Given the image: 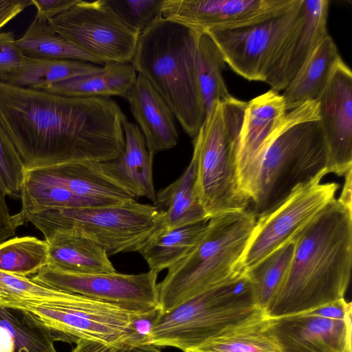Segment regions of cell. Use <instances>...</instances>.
Here are the masks:
<instances>
[{"mask_svg":"<svg viewBox=\"0 0 352 352\" xmlns=\"http://www.w3.org/2000/svg\"><path fill=\"white\" fill-rule=\"evenodd\" d=\"M126 119L111 98L71 97L0 81V125L26 170L115 160Z\"/></svg>","mask_w":352,"mask_h":352,"instance_id":"6da1fadb","label":"cell"},{"mask_svg":"<svg viewBox=\"0 0 352 352\" xmlns=\"http://www.w3.org/2000/svg\"><path fill=\"white\" fill-rule=\"evenodd\" d=\"M351 211L335 198L295 237L289 268L265 316L300 314L344 298L351 272Z\"/></svg>","mask_w":352,"mask_h":352,"instance_id":"7a4b0ae2","label":"cell"},{"mask_svg":"<svg viewBox=\"0 0 352 352\" xmlns=\"http://www.w3.org/2000/svg\"><path fill=\"white\" fill-rule=\"evenodd\" d=\"M327 149L316 100L288 111L254 166L249 196L255 217L280 204L296 188L327 174Z\"/></svg>","mask_w":352,"mask_h":352,"instance_id":"3957f363","label":"cell"},{"mask_svg":"<svg viewBox=\"0 0 352 352\" xmlns=\"http://www.w3.org/2000/svg\"><path fill=\"white\" fill-rule=\"evenodd\" d=\"M201 32L158 15L139 36L131 64L195 138L206 118L196 71Z\"/></svg>","mask_w":352,"mask_h":352,"instance_id":"277c9868","label":"cell"},{"mask_svg":"<svg viewBox=\"0 0 352 352\" xmlns=\"http://www.w3.org/2000/svg\"><path fill=\"white\" fill-rule=\"evenodd\" d=\"M256 221L250 209L210 218L199 243L170 267L157 283L160 312H166L237 274L236 265Z\"/></svg>","mask_w":352,"mask_h":352,"instance_id":"5b68a950","label":"cell"},{"mask_svg":"<svg viewBox=\"0 0 352 352\" xmlns=\"http://www.w3.org/2000/svg\"><path fill=\"white\" fill-rule=\"evenodd\" d=\"M265 315L252 284L237 273L222 284L164 313L152 329V344L184 352L194 350L225 331Z\"/></svg>","mask_w":352,"mask_h":352,"instance_id":"8992f818","label":"cell"},{"mask_svg":"<svg viewBox=\"0 0 352 352\" xmlns=\"http://www.w3.org/2000/svg\"><path fill=\"white\" fill-rule=\"evenodd\" d=\"M247 102L233 96L219 102L193 140L197 160L196 190L209 219L249 209L236 163L239 133Z\"/></svg>","mask_w":352,"mask_h":352,"instance_id":"52a82bcc","label":"cell"},{"mask_svg":"<svg viewBox=\"0 0 352 352\" xmlns=\"http://www.w3.org/2000/svg\"><path fill=\"white\" fill-rule=\"evenodd\" d=\"M26 221L45 237L57 231L85 236L102 247L109 256L139 252L155 234L165 229L163 210L136 200L48 210L27 215Z\"/></svg>","mask_w":352,"mask_h":352,"instance_id":"ba28073f","label":"cell"},{"mask_svg":"<svg viewBox=\"0 0 352 352\" xmlns=\"http://www.w3.org/2000/svg\"><path fill=\"white\" fill-rule=\"evenodd\" d=\"M323 176L296 188L285 200L259 216L236 265L245 273L263 258L295 238L332 200L336 183L322 184Z\"/></svg>","mask_w":352,"mask_h":352,"instance_id":"9c48e42d","label":"cell"},{"mask_svg":"<svg viewBox=\"0 0 352 352\" xmlns=\"http://www.w3.org/2000/svg\"><path fill=\"white\" fill-rule=\"evenodd\" d=\"M47 22L56 33L103 65L133 60L140 33L122 21L105 0H78Z\"/></svg>","mask_w":352,"mask_h":352,"instance_id":"30bf717a","label":"cell"},{"mask_svg":"<svg viewBox=\"0 0 352 352\" xmlns=\"http://www.w3.org/2000/svg\"><path fill=\"white\" fill-rule=\"evenodd\" d=\"M303 0L263 21L206 32L232 69L248 80L265 82L280 47L299 19Z\"/></svg>","mask_w":352,"mask_h":352,"instance_id":"8fae6325","label":"cell"},{"mask_svg":"<svg viewBox=\"0 0 352 352\" xmlns=\"http://www.w3.org/2000/svg\"><path fill=\"white\" fill-rule=\"evenodd\" d=\"M157 276L150 270L136 274L117 272L79 274L47 265L30 278L42 285L80 294L129 311L146 313L158 308Z\"/></svg>","mask_w":352,"mask_h":352,"instance_id":"7c38bea8","label":"cell"},{"mask_svg":"<svg viewBox=\"0 0 352 352\" xmlns=\"http://www.w3.org/2000/svg\"><path fill=\"white\" fill-rule=\"evenodd\" d=\"M31 313L54 332L76 342L85 339L104 344H116L128 334L135 314L74 293H69L63 301L40 306Z\"/></svg>","mask_w":352,"mask_h":352,"instance_id":"4fadbf2b","label":"cell"},{"mask_svg":"<svg viewBox=\"0 0 352 352\" xmlns=\"http://www.w3.org/2000/svg\"><path fill=\"white\" fill-rule=\"evenodd\" d=\"M296 0H165L161 15L205 32L267 19Z\"/></svg>","mask_w":352,"mask_h":352,"instance_id":"5bb4252c","label":"cell"},{"mask_svg":"<svg viewBox=\"0 0 352 352\" xmlns=\"http://www.w3.org/2000/svg\"><path fill=\"white\" fill-rule=\"evenodd\" d=\"M316 100L327 144V172L344 175L352 167V73L342 58Z\"/></svg>","mask_w":352,"mask_h":352,"instance_id":"9a60e30c","label":"cell"},{"mask_svg":"<svg viewBox=\"0 0 352 352\" xmlns=\"http://www.w3.org/2000/svg\"><path fill=\"white\" fill-rule=\"evenodd\" d=\"M329 1L303 0L302 12L285 40L268 71L265 82L279 92L289 85L321 41L327 29Z\"/></svg>","mask_w":352,"mask_h":352,"instance_id":"2e32d148","label":"cell"},{"mask_svg":"<svg viewBox=\"0 0 352 352\" xmlns=\"http://www.w3.org/2000/svg\"><path fill=\"white\" fill-rule=\"evenodd\" d=\"M283 352H352L351 318L333 319L300 313L269 318Z\"/></svg>","mask_w":352,"mask_h":352,"instance_id":"e0dca14e","label":"cell"},{"mask_svg":"<svg viewBox=\"0 0 352 352\" xmlns=\"http://www.w3.org/2000/svg\"><path fill=\"white\" fill-rule=\"evenodd\" d=\"M287 112L282 94L272 89L247 102L236 163L241 188L249 198L256 160L269 138L284 121Z\"/></svg>","mask_w":352,"mask_h":352,"instance_id":"ac0fdd59","label":"cell"},{"mask_svg":"<svg viewBox=\"0 0 352 352\" xmlns=\"http://www.w3.org/2000/svg\"><path fill=\"white\" fill-rule=\"evenodd\" d=\"M25 177L61 187L80 197L107 204L137 199L107 175L100 163H73L26 170Z\"/></svg>","mask_w":352,"mask_h":352,"instance_id":"d6986e66","label":"cell"},{"mask_svg":"<svg viewBox=\"0 0 352 352\" xmlns=\"http://www.w3.org/2000/svg\"><path fill=\"white\" fill-rule=\"evenodd\" d=\"M125 99L151 154L155 156L177 144L179 134L175 118L162 98L143 76L138 74Z\"/></svg>","mask_w":352,"mask_h":352,"instance_id":"ffe728a7","label":"cell"},{"mask_svg":"<svg viewBox=\"0 0 352 352\" xmlns=\"http://www.w3.org/2000/svg\"><path fill=\"white\" fill-rule=\"evenodd\" d=\"M124 148L115 160L100 163L104 172L136 198L144 197L154 202L156 191L153 183V161L144 138L137 124L127 119L123 122Z\"/></svg>","mask_w":352,"mask_h":352,"instance_id":"44dd1931","label":"cell"},{"mask_svg":"<svg viewBox=\"0 0 352 352\" xmlns=\"http://www.w3.org/2000/svg\"><path fill=\"white\" fill-rule=\"evenodd\" d=\"M45 240L49 245V264L57 269L79 274L116 272L105 250L81 234L54 232Z\"/></svg>","mask_w":352,"mask_h":352,"instance_id":"7402d4cb","label":"cell"},{"mask_svg":"<svg viewBox=\"0 0 352 352\" xmlns=\"http://www.w3.org/2000/svg\"><path fill=\"white\" fill-rule=\"evenodd\" d=\"M340 59L337 46L328 34L284 89L282 96L287 111L316 100Z\"/></svg>","mask_w":352,"mask_h":352,"instance_id":"603a6c76","label":"cell"},{"mask_svg":"<svg viewBox=\"0 0 352 352\" xmlns=\"http://www.w3.org/2000/svg\"><path fill=\"white\" fill-rule=\"evenodd\" d=\"M138 73L129 63H107L98 72L45 87L41 90L71 97L126 96Z\"/></svg>","mask_w":352,"mask_h":352,"instance_id":"cb8c5ba5","label":"cell"},{"mask_svg":"<svg viewBox=\"0 0 352 352\" xmlns=\"http://www.w3.org/2000/svg\"><path fill=\"white\" fill-rule=\"evenodd\" d=\"M197 160H191L175 182L156 192L154 206L164 212L165 229H172L210 219L199 200L196 190Z\"/></svg>","mask_w":352,"mask_h":352,"instance_id":"d4e9b609","label":"cell"},{"mask_svg":"<svg viewBox=\"0 0 352 352\" xmlns=\"http://www.w3.org/2000/svg\"><path fill=\"white\" fill-rule=\"evenodd\" d=\"M60 334L31 312L0 307V352H57Z\"/></svg>","mask_w":352,"mask_h":352,"instance_id":"484cf974","label":"cell"},{"mask_svg":"<svg viewBox=\"0 0 352 352\" xmlns=\"http://www.w3.org/2000/svg\"><path fill=\"white\" fill-rule=\"evenodd\" d=\"M208 221L163 229L155 234L139 252L149 270L159 274L185 257L205 234Z\"/></svg>","mask_w":352,"mask_h":352,"instance_id":"4316f807","label":"cell"},{"mask_svg":"<svg viewBox=\"0 0 352 352\" xmlns=\"http://www.w3.org/2000/svg\"><path fill=\"white\" fill-rule=\"evenodd\" d=\"M202 352H283L263 315L225 331L196 349Z\"/></svg>","mask_w":352,"mask_h":352,"instance_id":"83f0119b","label":"cell"},{"mask_svg":"<svg viewBox=\"0 0 352 352\" xmlns=\"http://www.w3.org/2000/svg\"><path fill=\"white\" fill-rule=\"evenodd\" d=\"M16 43L23 55L29 58L77 60L103 65L56 33L47 21L36 16Z\"/></svg>","mask_w":352,"mask_h":352,"instance_id":"f1b7e54d","label":"cell"},{"mask_svg":"<svg viewBox=\"0 0 352 352\" xmlns=\"http://www.w3.org/2000/svg\"><path fill=\"white\" fill-rule=\"evenodd\" d=\"M101 67L91 63L69 59H40L25 56L20 69L7 83L42 89L46 86L95 73Z\"/></svg>","mask_w":352,"mask_h":352,"instance_id":"f546056e","label":"cell"},{"mask_svg":"<svg viewBox=\"0 0 352 352\" xmlns=\"http://www.w3.org/2000/svg\"><path fill=\"white\" fill-rule=\"evenodd\" d=\"M226 64L223 56L214 41L206 32H201L197 45L196 71L206 118L219 102L232 97L222 75Z\"/></svg>","mask_w":352,"mask_h":352,"instance_id":"4dcf8cb0","label":"cell"},{"mask_svg":"<svg viewBox=\"0 0 352 352\" xmlns=\"http://www.w3.org/2000/svg\"><path fill=\"white\" fill-rule=\"evenodd\" d=\"M21 208L14 214L19 227L25 223V218L30 214L45 210L103 206L107 204L73 194L61 187L39 182L25 177L21 193Z\"/></svg>","mask_w":352,"mask_h":352,"instance_id":"1f68e13d","label":"cell"},{"mask_svg":"<svg viewBox=\"0 0 352 352\" xmlns=\"http://www.w3.org/2000/svg\"><path fill=\"white\" fill-rule=\"evenodd\" d=\"M69 292L0 270V307L32 312L40 306L65 300Z\"/></svg>","mask_w":352,"mask_h":352,"instance_id":"d6a6232c","label":"cell"},{"mask_svg":"<svg viewBox=\"0 0 352 352\" xmlns=\"http://www.w3.org/2000/svg\"><path fill=\"white\" fill-rule=\"evenodd\" d=\"M49 245L35 236H16L0 243V270L28 277L49 264Z\"/></svg>","mask_w":352,"mask_h":352,"instance_id":"836d02e7","label":"cell"},{"mask_svg":"<svg viewBox=\"0 0 352 352\" xmlns=\"http://www.w3.org/2000/svg\"><path fill=\"white\" fill-rule=\"evenodd\" d=\"M296 240L287 241L245 273L251 281L257 305L263 311L282 283L292 262Z\"/></svg>","mask_w":352,"mask_h":352,"instance_id":"e575fe53","label":"cell"},{"mask_svg":"<svg viewBox=\"0 0 352 352\" xmlns=\"http://www.w3.org/2000/svg\"><path fill=\"white\" fill-rule=\"evenodd\" d=\"M26 169L10 138L0 125V191L20 199Z\"/></svg>","mask_w":352,"mask_h":352,"instance_id":"d590c367","label":"cell"},{"mask_svg":"<svg viewBox=\"0 0 352 352\" xmlns=\"http://www.w3.org/2000/svg\"><path fill=\"white\" fill-rule=\"evenodd\" d=\"M164 1L105 0L122 21L140 34L161 14Z\"/></svg>","mask_w":352,"mask_h":352,"instance_id":"8d00e7d4","label":"cell"},{"mask_svg":"<svg viewBox=\"0 0 352 352\" xmlns=\"http://www.w3.org/2000/svg\"><path fill=\"white\" fill-rule=\"evenodd\" d=\"M160 348L148 340L128 331L120 342L114 344L78 339L72 352H161Z\"/></svg>","mask_w":352,"mask_h":352,"instance_id":"74e56055","label":"cell"},{"mask_svg":"<svg viewBox=\"0 0 352 352\" xmlns=\"http://www.w3.org/2000/svg\"><path fill=\"white\" fill-rule=\"evenodd\" d=\"M12 32H0V81L8 82L20 69L25 56Z\"/></svg>","mask_w":352,"mask_h":352,"instance_id":"f35d334b","label":"cell"},{"mask_svg":"<svg viewBox=\"0 0 352 352\" xmlns=\"http://www.w3.org/2000/svg\"><path fill=\"white\" fill-rule=\"evenodd\" d=\"M78 0H31L37 12L35 16L49 21L70 7Z\"/></svg>","mask_w":352,"mask_h":352,"instance_id":"ab89813d","label":"cell"},{"mask_svg":"<svg viewBox=\"0 0 352 352\" xmlns=\"http://www.w3.org/2000/svg\"><path fill=\"white\" fill-rule=\"evenodd\" d=\"M305 313L328 318L344 320L351 318V303L346 302L342 298Z\"/></svg>","mask_w":352,"mask_h":352,"instance_id":"60d3db41","label":"cell"},{"mask_svg":"<svg viewBox=\"0 0 352 352\" xmlns=\"http://www.w3.org/2000/svg\"><path fill=\"white\" fill-rule=\"evenodd\" d=\"M30 5L31 0H0V29Z\"/></svg>","mask_w":352,"mask_h":352,"instance_id":"b9f144b4","label":"cell"},{"mask_svg":"<svg viewBox=\"0 0 352 352\" xmlns=\"http://www.w3.org/2000/svg\"><path fill=\"white\" fill-rule=\"evenodd\" d=\"M345 181L342 191L338 201L351 210V169L345 175Z\"/></svg>","mask_w":352,"mask_h":352,"instance_id":"7bdbcfd3","label":"cell"},{"mask_svg":"<svg viewBox=\"0 0 352 352\" xmlns=\"http://www.w3.org/2000/svg\"><path fill=\"white\" fill-rule=\"evenodd\" d=\"M188 352H202V351H197V350H190Z\"/></svg>","mask_w":352,"mask_h":352,"instance_id":"ee69618b","label":"cell"}]
</instances>
